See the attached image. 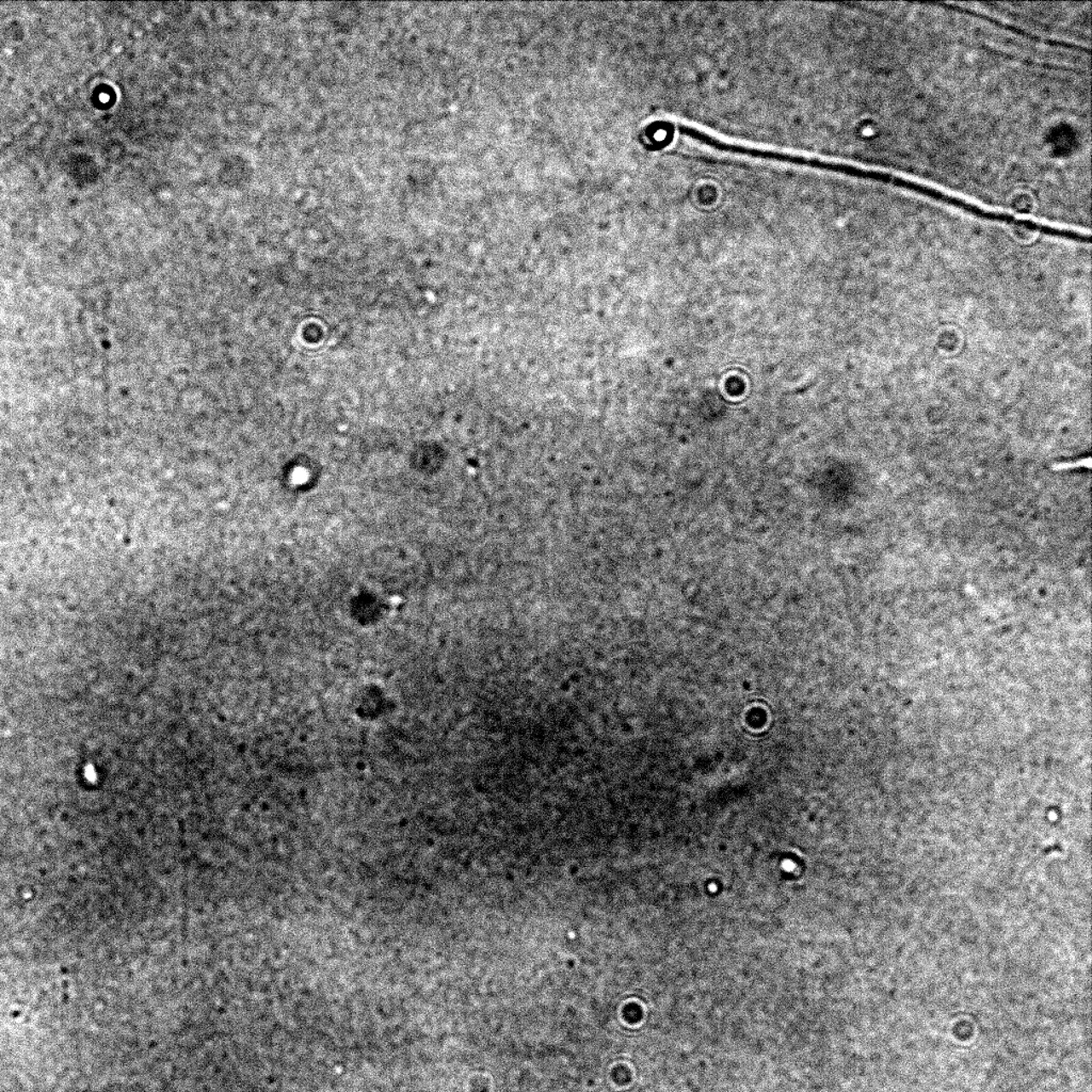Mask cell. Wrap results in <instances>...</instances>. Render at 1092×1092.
I'll list each match as a JSON object with an SVG mask.
<instances>
[{"label":"cell","mask_w":1092,"mask_h":1092,"mask_svg":"<svg viewBox=\"0 0 1092 1092\" xmlns=\"http://www.w3.org/2000/svg\"><path fill=\"white\" fill-rule=\"evenodd\" d=\"M870 159L962 199L991 140L996 87L950 3H892L872 46Z\"/></svg>","instance_id":"obj_1"},{"label":"cell","mask_w":1092,"mask_h":1092,"mask_svg":"<svg viewBox=\"0 0 1092 1092\" xmlns=\"http://www.w3.org/2000/svg\"><path fill=\"white\" fill-rule=\"evenodd\" d=\"M735 154L752 157L764 160L777 161V163H785L800 167L822 170V171H829L841 174V176L864 178L868 176V170L855 167V165L846 164L830 163L816 159H807L805 156L785 154V153L763 150V148L748 147L737 146L735 147Z\"/></svg>","instance_id":"obj_2"},{"label":"cell","mask_w":1092,"mask_h":1092,"mask_svg":"<svg viewBox=\"0 0 1092 1092\" xmlns=\"http://www.w3.org/2000/svg\"><path fill=\"white\" fill-rule=\"evenodd\" d=\"M1082 467H1086L1088 470L1090 469L1091 462L1089 457L1079 459V460L1077 461L1060 462L1053 465V469L1055 471H1070L1074 469H1082Z\"/></svg>","instance_id":"obj_3"}]
</instances>
